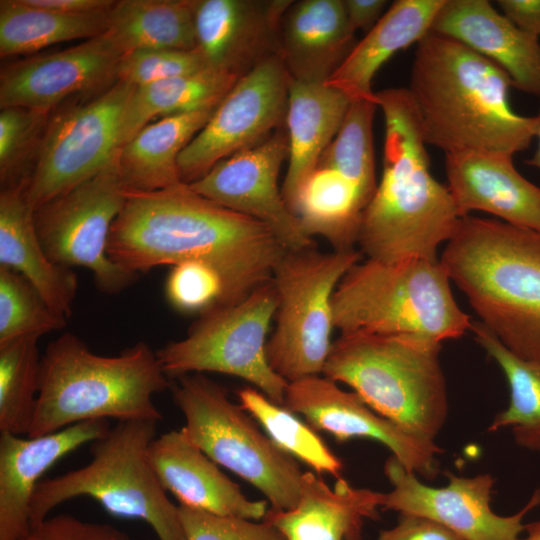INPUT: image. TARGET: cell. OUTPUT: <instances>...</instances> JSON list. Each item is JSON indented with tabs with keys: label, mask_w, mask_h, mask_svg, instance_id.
I'll return each instance as SVG.
<instances>
[{
	"label": "cell",
	"mask_w": 540,
	"mask_h": 540,
	"mask_svg": "<svg viewBox=\"0 0 540 540\" xmlns=\"http://www.w3.org/2000/svg\"><path fill=\"white\" fill-rule=\"evenodd\" d=\"M30 5L65 14H91L108 12L112 0H26Z\"/></svg>",
	"instance_id": "cell-47"
},
{
	"label": "cell",
	"mask_w": 540,
	"mask_h": 540,
	"mask_svg": "<svg viewBox=\"0 0 540 540\" xmlns=\"http://www.w3.org/2000/svg\"><path fill=\"white\" fill-rule=\"evenodd\" d=\"M351 99L325 83L290 79L286 131L289 165L282 196L294 213L299 192L338 133Z\"/></svg>",
	"instance_id": "cell-27"
},
{
	"label": "cell",
	"mask_w": 540,
	"mask_h": 540,
	"mask_svg": "<svg viewBox=\"0 0 540 540\" xmlns=\"http://www.w3.org/2000/svg\"><path fill=\"white\" fill-rule=\"evenodd\" d=\"M171 306L184 313H204L224 301V284L211 266L187 261L172 266L165 282Z\"/></svg>",
	"instance_id": "cell-41"
},
{
	"label": "cell",
	"mask_w": 540,
	"mask_h": 540,
	"mask_svg": "<svg viewBox=\"0 0 540 540\" xmlns=\"http://www.w3.org/2000/svg\"><path fill=\"white\" fill-rule=\"evenodd\" d=\"M382 497L342 477L331 487L313 472H304L298 503L287 510L268 508L263 520L284 540H361L365 519L379 518Z\"/></svg>",
	"instance_id": "cell-24"
},
{
	"label": "cell",
	"mask_w": 540,
	"mask_h": 540,
	"mask_svg": "<svg viewBox=\"0 0 540 540\" xmlns=\"http://www.w3.org/2000/svg\"><path fill=\"white\" fill-rule=\"evenodd\" d=\"M126 192L116 159L34 210L36 232L50 260L66 268L88 269L97 288L106 294L120 293L139 277L113 262L107 252L110 230L124 206Z\"/></svg>",
	"instance_id": "cell-12"
},
{
	"label": "cell",
	"mask_w": 540,
	"mask_h": 540,
	"mask_svg": "<svg viewBox=\"0 0 540 540\" xmlns=\"http://www.w3.org/2000/svg\"><path fill=\"white\" fill-rule=\"evenodd\" d=\"M197 0H120L105 34L123 54L142 49L194 50Z\"/></svg>",
	"instance_id": "cell-30"
},
{
	"label": "cell",
	"mask_w": 540,
	"mask_h": 540,
	"mask_svg": "<svg viewBox=\"0 0 540 540\" xmlns=\"http://www.w3.org/2000/svg\"><path fill=\"white\" fill-rule=\"evenodd\" d=\"M277 306L272 279L238 303L214 306L200 314L184 338L156 351L162 370L171 380L204 372L239 377L282 405L288 382L271 368L266 354Z\"/></svg>",
	"instance_id": "cell-11"
},
{
	"label": "cell",
	"mask_w": 540,
	"mask_h": 540,
	"mask_svg": "<svg viewBox=\"0 0 540 540\" xmlns=\"http://www.w3.org/2000/svg\"><path fill=\"white\" fill-rule=\"evenodd\" d=\"M348 23L355 32H368L380 20L388 1L386 0H343Z\"/></svg>",
	"instance_id": "cell-46"
},
{
	"label": "cell",
	"mask_w": 540,
	"mask_h": 540,
	"mask_svg": "<svg viewBox=\"0 0 540 540\" xmlns=\"http://www.w3.org/2000/svg\"><path fill=\"white\" fill-rule=\"evenodd\" d=\"M290 76L279 54L240 78L178 158L191 184L218 162L250 149L285 127Z\"/></svg>",
	"instance_id": "cell-14"
},
{
	"label": "cell",
	"mask_w": 540,
	"mask_h": 540,
	"mask_svg": "<svg viewBox=\"0 0 540 540\" xmlns=\"http://www.w3.org/2000/svg\"><path fill=\"white\" fill-rule=\"evenodd\" d=\"M526 537L521 540H540V518L525 526Z\"/></svg>",
	"instance_id": "cell-49"
},
{
	"label": "cell",
	"mask_w": 540,
	"mask_h": 540,
	"mask_svg": "<svg viewBox=\"0 0 540 540\" xmlns=\"http://www.w3.org/2000/svg\"><path fill=\"white\" fill-rule=\"evenodd\" d=\"M511 86L508 74L492 61L429 32L417 43L407 90L427 145L445 154L513 156L535 138L536 116L514 111Z\"/></svg>",
	"instance_id": "cell-2"
},
{
	"label": "cell",
	"mask_w": 540,
	"mask_h": 540,
	"mask_svg": "<svg viewBox=\"0 0 540 540\" xmlns=\"http://www.w3.org/2000/svg\"><path fill=\"white\" fill-rule=\"evenodd\" d=\"M369 202L341 173L318 166L303 184L294 214L309 237L321 236L337 251L351 250Z\"/></svg>",
	"instance_id": "cell-31"
},
{
	"label": "cell",
	"mask_w": 540,
	"mask_h": 540,
	"mask_svg": "<svg viewBox=\"0 0 540 540\" xmlns=\"http://www.w3.org/2000/svg\"><path fill=\"white\" fill-rule=\"evenodd\" d=\"M38 336L0 345V432L28 435L39 393Z\"/></svg>",
	"instance_id": "cell-36"
},
{
	"label": "cell",
	"mask_w": 540,
	"mask_h": 540,
	"mask_svg": "<svg viewBox=\"0 0 540 540\" xmlns=\"http://www.w3.org/2000/svg\"><path fill=\"white\" fill-rule=\"evenodd\" d=\"M440 262L483 325L516 355L540 361V231L467 215Z\"/></svg>",
	"instance_id": "cell-4"
},
{
	"label": "cell",
	"mask_w": 540,
	"mask_h": 540,
	"mask_svg": "<svg viewBox=\"0 0 540 540\" xmlns=\"http://www.w3.org/2000/svg\"><path fill=\"white\" fill-rule=\"evenodd\" d=\"M123 55L104 33L59 52L14 62L1 70L0 107L51 113L71 96L117 81Z\"/></svg>",
	"instance_id": "cell-18"
},
{
	"label": "cell",
	"mask_w": 540,
	"mask_h": 540,
	"mask_svg": "<svg viewBox=\"0 0 540 540\" xmlns=\"http://www.w3.org/2000/svg\"><path fill=\"white\" fill-rule=\"evenodd\" d=\"M535 138H537V148L532 157L526 160V163L540 169V108L538 114L536 115Z\"/></svg>",
	"instance_id": "cell-48"
},
{
	"label": "cell",
	"mask_w": 540,
	"mask_h": 540,
	"mask_svg": "<svg viewBox=\"0 0 540 540\" xmlns=\"http://www.w3.org/2000/svg\"><path fill=\"white\" fill-rule=\"evenodd\" d=\"M50 113L22 107L0 111L1 188L28 181L24 172L29 155L39 146Z\"/></svg>",
	"instance_id": "cell-39"
},
{
	"label": "cell",
	"mask_w": 540,
	"mask_h": 540,
	"mask_svg": "<svg viewBox=\"0 0 540 540\" xmlns=\"http://www.w3.org/2000/svg\"><path fill=\"white\" fill-rule=\"evenodd\" d=\"M26 188L27 181L1 188L0 266L23 275L55 312L68 319L77 294V275L53 263L45 253Z\"/></svg>",
	"instance_id": "cell-26"
},
{
	"label": "cell",
	"mask_w": 540,
	"mask_h": 540,
	"mask_svg": "<svg viewBox=\"0 0 540 540\" xmlns=\"http://www.w3.org/2000/svg\"><path fill=\"white\" fill-rule=\"evenodd\" d=\"M178 506L186 540H284L265 520L219 516Z\"/></svg>",
	"instance_id": "cell-42"
},
{
	"label": "cell",
	"mask_w": 540,
	"mask_h": 540,
	"mask_svg": "<svg viewBox=\"0 0 540 540\" xmlns=\"http://www.w3.org/2000/svg\"><path fill=\"white\" fill-rule=\"evenodd\" d=\"M302 415L316 431L345 442L355 438L380 442L409 472L427 480L439 472L435 441L421 438L375 412L356 392L341 389L324 375L289 382L282 404Z\"/></svg>",
	"instance_id": "cell-16"
},
{
	"label": "cell",
	"mask_w": 540,
	"mask_h": 540,
	"mask_svg": "<svg viewBox=\"0 0 540 540\" xmlns=\"http://www.w3.org/2000/svg\"><path fill=\"white\" fill-rule=\"evenodd\" d=\"M170 385L156 351L143 341L117 356H102L75 334L64 333L41 355L37 406L27 436L96 419L159 422L163 415L153 397Z\"/></svg>",
	"instance_id": "cell-5"
},
{
	"label": "cell",
	"mask_w": 540,
	"mask_h": 540,
	"mask_svg": "<svg viewBox=\"0 0 540 540\" xmlns=\"http://www.w3.org/2000/svg\"><path fill=\"white\" fill-rule=\"evenodd\" d=\"M431 33L451 38L503 69L517 89L540 96V44L487 0H445Z\"/></svg>",
	"instance_id": "cell-23"
},
{
	"label": "cell",
	"mask_w": 540,
	"mask_h": 540,
	"mask_svg": "<svg viewBox=\"0 0 540 540\" xmlns=\"http://www.w3.org/2000/svg\"><path fill=\"white\" fill-rule=\"evenodd\" d=\"M148 457L161 485L179 505L219 516L263 520L266 500H251L229 479L183 430L155 437Z\"/></svg>",
	"instance_id": "cell-21"
},
{
	"label": "cell",
	"mask_w": 540,
	"mask_h": 540,
	"mask_svg": "<svg viewBox=\"0 0 540 540\" xmlns=\"http://www.w3.org/2000/svg\"><path fill=\"white\" fill-rule=\"evenodd\" d=\"M215 109L170 115L143 127L118 153L126 187L150 192L181 184L178 158Z\"/></svg>",
	"instance_id": "cell-29"
},
{
	"label": "cell",
	"mask_w": 540,
	"mask_h": 540,
	"mask_svg": "<svg viewBox=\"0 0 540 540\" xmlns=\"http://www.w3.org/2000/svg\"><path fill=\"white\" fill-rule=\"evenodd\" d=\"M376 93L385 123L383 171L366 207L357 243L367 258L435 260L460 219L447 186L430 171L417 115L405 88Z\"/></svg>",
	"instance_id": "cell-3"
},
{
	"label": "cell",
	"mask_w": 540,
	"mask_h": 540,
	"mask_svg": "<svg viewBox=\"0 0 540 540\" xmlns=\"http://www.w3.org/2000/svg\"><path fill=\"white\" fill-rule=\"evenodd\" d=\"M19 540H131L114 525L80 520L71 515L47 517Z\"/></svg>",
	"instance_id": "cell-43"
},
{
	"label": "cell",
	"mask_w": 540,
	"mask_h": 540,
	"mask_svg": "<svg viewBox=\"0 0 540 540\" xmlns=\"http://www.w3.org/2000/svg\"><path fill=\"white\" fill-rule=\"evenodd\" d=\"M207 68L209 67L197 48L142 49L121 57L117 68V80L140 87Z\"/></svg>",
	"instance_id": "cell-40"
},
{
	"label": "cell",
	"mask_w": 540,
	"mask_h": 540,
	"mask_svg": "<svg viewBox=\"0 0 540 540\" xmlns=\"http://www.w3.org/2000/svg\"><path fill=\"white\" fill-rule=\"evenodd\" d=\"M288 156V134L283 127L262 143L221 160L188 185L217 204L264 223L287 251L313 247V238L278 187L279 171Z\"/></svg>",
	"instance_id": "cell-17"
},
{
	"label": "cell",
	"mask_w": 540,
	"mask_h": 540,
	"mask_svg": "<svg viewBox=\"0 0 540 540\" xmlns=\"http://www.w3.org/2000/svg\"><path fill=\"white\" fill-rule=\"evenodd\" d=\"M376 540H463L440 523L414 514H399L398 523L379 532Z\"/></svg>",
	"instance_id": "cell-44"
},
{
	"label": "cell",
	"mask_w": 540,
	"mask_h": 540,
	"mask_svg": "<svg viewBox=\"0 0 540 540\" xmlns=\"http://www.w3.org/2000/svg\"><path fill=\"white\" fill-rule=\"evenodd\" d=\"M445 0H397L325 82L353 100H374L372 81L396 52L427 35Z\"/></svg>",
	"instance_id": "cell-28"
},
{
	"label": "cell",
	"mask_w": 540,
	"mask_h": 540,
	"mask_svg": "<svg viewBox=\"0 0 540 540\" xmlns=\"http://www.w3.org/2000/svg\"><path fill=\"white\" fill-rule=\"evenodd\" d=\"M237 395L241 407L279 448L317 473L341 477L343 462L308 423L256 388H242Z\"/></svg>",
	"instance_id": "cell-35"
},
{
	"label": "cell",
	"mask_w": 540,
	"mask_h": 540,
	"mask_svg": "<svg viewBox=\"0 0 540 540\" xmlns=\"http://www.w3.org/2000/svg\"><path fill=\"white\" fill-rule=\"evenodd\" d=\"M384 474L392 489L383 493V510L432 519L463 540H521L519 536L526 526L524 517L540 506L539 487L515 514H496L490 505L496 479L490 473L467 477L448 471V484L432 487L391 455L384 463Z\"/></svg>",
	"instance_id": "cell-15"
},
{
	"label": "cell",
	"mask_w": 540,
	"mask_h": 540,
	"mask_svg": "<svg viewBox=\"0 0 540 540\" xmlns=\"http://www.w3.org/2000/svg\"><path fill=\"white\" fill-rule=\"evenodd\" d=\"M174 404L182 412L187 438L218 465L249 482L273 510L293 508L300 499L304 472L279 448L226 387L203 373L171 380Z\"/></svg>",
	"instance_id": "cell-9"
},
{
	"label": "cell",
	"mask_w": 540,
	"mask_h": 540,
	"mask_svg": "<svg viewBox=\"0 0 540 540\" xmlns=\"http://www.w3.org/2000/svg\"><path fill=\"white\" fill-rule=\"evenodd\" d=\"M158 421H120L90 443L85 466L41 480L30 504L31 526L48 517L58 505L86 496L109 514L149 524L159 540H186L179 515L161 485L148 457Z\"/></svg>",
	"instance_id": "cell-8"
},
{
	"label": "cell",
	"mask_w": 540,
	"mask_h": 540,
	"mask_svg": "<svg viewBox=\"0 0 540 540\" xmlns=\"http://www.w3.org/2000/svg\"><path fill=\"white\" fill-rule=\"evenodd\" d=\"M440 259L367 258L353 265L332 297L334 328L341 334H408L438 342L471 330L455 301Z\"/></svg>",
	"instance_id": "cell-7"
},
{
	"label": "cell",
	"mask_w": 540,
	"mask_h": 540,
	"mask_svg": "<svg viewBox=\"0 0 540 540\" xmlns=\"http://www.w3.org/2000/svg\"><path fill=\"white\" fill-rule=\"evenodd\" d=\"M471 330L477 343L497 362L509 386V404L494 416L487 431L510 428L519 447L540 454V361L516 355L480 321H473Z\"/></svg>",
	"instance_id": "cell-34"
},
{
	"label": "cell",
	"mask_w": 540,
	"mask_h": 540,
	"mask_svg": "<svg viewBox=\"0 0 540 540\" xmlns=\"http://www.w3.org/2000/svg\"><path fill=\"white\" fill-rule=\"evenodd\" d=\"M239 79L207 68L134 87L122 116L120 149L156 117L217 107Z\"/></svg>",
	"instance_id": "cell-32"
},
{
	"label": "cell",
	"mask_w": 540,
	"mask_h": 540,
	"mask_svg": "<svg viewBox=\"0 0 540 540\" xmlns=\"http://www.w3.org/2000/svg\"><path fill=\"white\" fill-rule=\"evenodd\" d=\"M286 251L264 223L184 183L150 192L127 188L107 247L113 262L136 273L187 261L211 266L224 284L222 305L269 282Z\"/></svg>",
	"instance_id": "cell-1"
},
{
	"label": "cell",
	"mask_w": 540,
	"mask_h": 540,
	"mask_svg": "<svg viewBox=\"0 0 540 540\" xmlns=\"http://www.w3.org/2000/svg\"><path fill=\"white\" fill-rule=\"evenodd\" d=\"M134 87L117 80L49 117L27 181L34 210L117 159L122 116Z\"/></svg>",
	"instance_id": "cell-13"
},
{
	"label": "cell",
	"mask_w": 540,
	"mask_h": 540,
	"mask_svg": "<svg viewBox=\"0 0 540 540\" xmlns=\"http://www.w3.org/2000/svg\"><path fill=\"white\" fill-rule=\"evenodd\" d=\"M502 14L522 31L540 37V0H498Z\"/></svg>",
	"instance_id": "cell-45"
},
{
	"label": "cell",
	"mask_w": 540,
	"mask_h": 540,
	"mask_svg": "<svg viewBox=\"0 0 540 540\" xmlns=\"http://www.w3.org/2000/svg\"><path fill=\"white\" fill-rule=\"evenodd\" d=\"M110 428L107 419H96L37 437L0 432V540H19L31 528L30 504L43 474Z\"/></svg>",
	"instance_id": "cell-20"
},
{
	"label": "cell",
	"mask_w": 540,
	"mask_h": 540,
	"mask_svg": "<svg viewBox=\"0 0 540 540\" xmlns=\"http://www.w3.org/2000/svg\"><path fill=\"white\" fill-rule=\"evenodd\" d=\"M447 187L459 215L483 211L540 231V188L516 169L513 156L483 151L445 154Z\"/></svg>",
	"instance_id": "cell-22"
},
{
	"label": "cell",
	"mask_w": 540,
	"mask_h": 540,
	"mask_svg": "<svg viewBox=\"0 0 540 540\" xmlns=\"http://www.w3.org/2000/svg\"><path fill=\"white\" fill-rule=\"evenodd\" d=\"M67 319L20 273L0 266V345L61 330Z\"/></svg>",
	"instance_id": "cell-38"
},
{
	"label": "cell",
	"mask_w": 540,
	"mask_h": 540,
	"mask_svg": "<svg viewBox=\"0 0 540 540\" xmlns=\"http://www.w3.org/2000/svg\"><path fill=\"white\" fill-rule=\"evenodd\" d=\"M354 45L343 0L292 1L281 19L279 55L293 80L325 83Z\"/></svg>",
	"instance_id": "cell-25"
},
{
	"label": "cell",
	"mask_w": 540,
	"mask_h": 540,
	"mask_svg": "<svg viewBox=\"0 0 540 540\" xmlns=\"http://www.w3.org/2000/svg\"><path fill=\"white\" fill-rule=\"evenodd\" d=\"M441 348V342L416 335L341 334L322 375L350 386L381 416L435 441L449 409Z\"/></svg>",
	"instance_id": "cell-6"
},
{
	"label": "cell",
	"mask_w": 540,
	"mask_h": 540,
	"mask_svg": "<svg viewBox=\"0 0 540 540\" xmlns=\"http://www.w3.org/2000/svg\"><path fill=\"white\" fill-rule=\"evenodd\" d=\"M292 0H197V49L211 69L242 78L279 54L283 14Z\"/></svg>",
	"instance_id": "cell-19"
},
{
	"label": "cell",
	"mask_w": 540,
	"mask_h": 540,
	"mask_svg": "<svg viewBox=\"0 0 540 540\" xmlns=\"http://www.w3.org/2000/svg\"><path fill=\"white\" fill-rule=\"evenodd\" d=\"M377 108L374 100L351 101L338 133L317 165L341 173L357 185L369 201L377 188L373 148V120Z\"/></svg>",
	"instance_id": "cell-37"
},
{
	"label": "cell",
	"mask_w": 540,
	"mask_h": 540,
	"mask_svg": "<svg viewBox=\"0 0 540 540\" xmlns=\"http://www.w3.org/2000/svg\"><path fill=\"white\" fill-rule=\"evenodd\" d=\"M108 12L65 14L26 0H1L0 55L31 54L54 44L100 36L107 31Z\"/></svg>",
	"instance_id": "cell-33"
},
{
	"label": "cell",
	"mask_w": 540,
	"mask_h": 540,
	"mask_svg": "<svg viewBox=\"0 0 540 540\" xmlns=\"http://www.w3.org/2000/svg\"><path fill=\"white\" fill-rule=\"evenodd\" d=\"M360 258L355 249L327 253L313 246L286 251L276 265V327L266 354L271 368L288 383L322 375L332 346V297Z\"/></svg>",
	"instance_id": "cell-10"
}]
</instances>
